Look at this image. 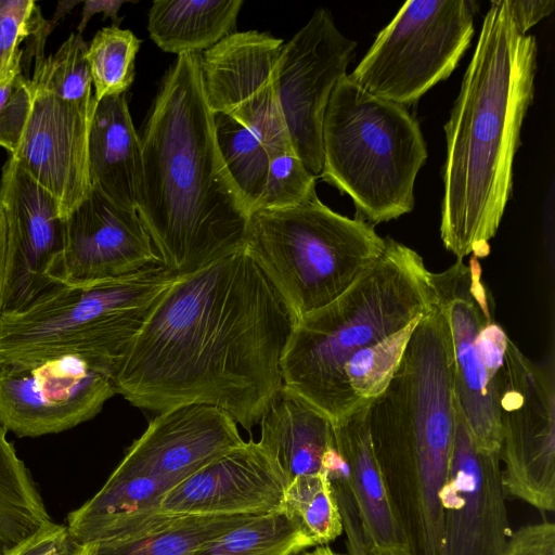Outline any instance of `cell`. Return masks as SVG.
I'll return each mask as SVG.
<instances>
[{
  "mask_svg": "<svg viewBox=\"0 0 555 555\" xmlns=\"http://www.w3.org/2000/svg\"><path fill=\"white\" fill-rule=\"evenodd\" d=\"M160 263L138 211L92 189L65 219L61 282L89 283Z\"/></svg>",
  "mask_w": 555,
  "mask_h": 555,
  "instance_id": "obj_19",
  "label": "cell"
},
{
  "mask_svg": "<svg viewBox=\"0 0 555 555\" xmlns=\"http://www.w3.org/2000/svg\"><path fill=\"white\" fill-rule=\"evenodd\" d=\"M33 93L22 139L10 157L56 198L65 220L92 190L88 144L96 104L83 108L44 91Z\"/></svg>",
  "mask_w": 555,
  "mask_h": 555,
  "instance_id": "obj_18",
  "label": "cell"
},
{
  "mask_svg": "<svg viewBox=\"0 0 555 555\" xmlns=\"http://www.w3.org/2000/svg\"><path fill=\"white\" fill-rule=\"evenodd\" d=\"M141 40L129 29L109 26L100 29L88 44L94 99L125 94L134 79L135 56Z\"/></svg>",
  "mask_w": 555,
  "mask_h": 555,
  "instance_id": "obj_31",
  "label": "cell"
},
{
  "mask_svg": "<svg viewBox=\"0 0 555 555\" xmlns=\"http://www.w3.org/2000/svg\"><path fill=\"white\" fill-rule=\"evenodd\" d=\"M262 448L279 463L288 482L322 473L335 442L334 422L299 395L282 386L260 418Z\"/></svg>",
  "mask_w": 555,
  "mask_h": 555,
  "instance_id": "obj_22",
  "label": "cell"
},
{
  "mask_svg": "<svg viewBox=\"0 0 555 555\" xmlns=\"http://www.w3.org/2000/svg\"><path fill=\"white\" fill-rule=\"evenodd\" d=\"M311 547L308 538L280 511L250 518L199 555H298Z\"/></svg>",
  "mask_w": 555,
  "mask_h": 555,
  "instance_id": "obj_27",
  "label": "cell"
},
{
  "mask_svg": "<svg viewBox=\"0 0 555 555\" xmlns=\"http://www.w3.org/2000/svg\"><path fill=\"white\" fill-rule=\"evenodd\" d=\"M242 5L243 0H155L147 30L165 52H204L236 31Z\"/></svg>",
  "mask_w": 555,
  "mask_h": 555,
  "instance_id": "obj_24",
  "label": "cell"
},
{
  "mask_svg": "<svg viewBox=\"0 0 555 555\" xmlns=\"http://www.w3.org/2000/svg\"><path fill=\"white\" fill-rule=\"evenodd\" d=\"M298 555H343V554L335 552L326 544V545L314 546V547H312V550L304 551Z\"/></svg>",
  "mask_w": 555,
  "mask_h": 555,
  "instance_id": "obj_41",
  "label": "cell"
},
{
  "mask_svg": "<svg viewBox=\"0 0 555 555\" xmlns=\"http://www.w3.org/2000/svg\"><path fill=\"white\" fill-rule=\"evenodd\" d=\"M245 248L298 322L348 291L378 260L385 238L314 195L249 215Z\"/></svg>",
  "mask_w": 555,
  "mask_h": 555,
  "instance_id": "obj_7",
  "label": "cell"
},
{
  "mask_svg": "<svg viewBox=\"0 0 555 555\" xmlns=\"http://www.w3.org/2000/svg\"><path fill=\"white\" fill-rule=\"evenodd\" d=\"M255 516L156 515L114 537L87 543L91 555H199Z\"/></svg>",
  "mask_w": 555,
  "mask_h": 555,
  "instance_id": "obj_23",
  "label": "cell"
},
{
  "mask_svg": "<svg viewBox=\"0 0 555 555\" xmlns=\"http://www.w3.org/2000/svg\"><path fill=\"white\" fill-rule=\"evenodd\" d=\"M54 26L33 0H0V80L22 73V42L43 44Z\"/></svg>",
  "mask_w": 555,
  "mask_h": 555,
  "instance_id": "obj_32",
  "label": "cell"
},
{
  "mask_svg": "<svg viewBox=\"0 0 555 555\" xmlns=\"http://www.w3.org/2000/svg\"><path fill=\"white\" fill-rule=\"evenodd\" d=\"M33 99L30 80L23 73L0 80V147L10 155L20 144Z\"/></svg>",
  "mask_w": 555,
  "mask_h": 555,
  "instance_id": "obj_35",
  "label": "cell"
},
{
  "mask_svg": "<svg viewBox=\"0 0 555 555\" xmlns=\"http://www.w3.org/2000/svg\"><path fill=\"white\" fill-rule=\"evenodd\" d=\"M287 485L285 473L262 446L244 441L167 490L155 516L275 513L281 511Z\"/></svg>",
  "mask_w": 555,
  "mask_h": 555,
  "instance_id": "obj_16",
  "label": "cell"
},
{
  "mask_svg": "<svg viewBox=\"0 0 555 555\" xmlns=\"http://www.w3.org/2000/svg\"><path fill=\"white\" fill-rule=\"evenodd\" d=\"M243 442L236 422L223 410L179 405L150 421L112 474L150 478L169 490Z\"/></svg>",
  "mask_w": 555,
  "mask_h": 555,
  "instance_id": "obj_17",
  "label": "cell"
},
{
  "mask_svg": "<svg viewBox=\"0 0 555 555\" xmlns=\"http://www.w3.org/2000/svg\"><path fill=\"white\" fill-rule=\"evenodd\" d=\"M70 542L66 526L52 522L11 555H44L52 548Z\"/></svg>",
  "mask_w": 555,
  "mask_h": 555,
  "instance_id": "obj_38",
  "label": "cell"
},
{
  "mask_svg": "<svg viewBox=\"0 0 555 555\" xmlns=\"http://www.w3.org/2000/svg\"><path fill=\"white\" fill-rule=\"evenodd\" d=\"M430 274L418 253L385 237L378 260L348 291L297 322L282 359L283 386L333 422L350 413L345 363L430 310Z\"/></svg>",
  "mask_w": 555,
  "mask_h": 555,
  "instance_id": "obj_4",
  "label": "cell"
},
{
  "mask_svg": "<svg viewBox=\"0 0 555 555\" xmlns=\"http://www.w3.org/2000/svg\"><path fill=\"white\" fill-rule=\"evenodd\" d=\"M70 545H72L70 542L59 545V546L52 548L51 551H49L48 553H46L44 555H70L72 554V552L69 551Z\"/></svg>",
  "mask_w": 555,
  "mask_h": 555,
  "instance_id": "obj_42",
  "label": "cell"
},
{
  "mask_svg": "<svg viewBox=\"0 0 555 555\" xmlns=\"http://www.w3.org/2000/svg\"><path fill=\"white\" fill-rule=\"evenodd\" d=\"M505 493L542 512L555 509V376L508 338L499 396Z\"/></svg>",
  "mask_w": 555,
  "mask_h": 555,
  "instance_id": "obj_10",
  "label": "cell"
},
{
  "mask_svg": "<svg viewBox=\"0 0 555 555\" xmlns=\"http://www.w3.org/2000/svg\"><path fill=\"white\" fill-rule=\"evenodd\" d=\"M517 30L526 35L542 18L548 16L555 7L553 0H507Z\"/></svg>",
  "mask_w": 555,
  "mask_h": 555,
  "instance_id": "obj_37",
  "label": "cell"
},
{
  "mask_svg": "<svg viewBox=\"0 0 555 555\" xmlns=\"http://www.w3.org/2000/svg\"><path fill=\"white\" fill-rule=\"evenodd\" d=\"M370 403L334 422L336 444L348 464L369 555H411L377 463L369 426Z\"/></svg>",
  "mask_w": 555,
  "mask_h": 555,
  "instance_id": "obj_20",
  "label": "cell"
},
{
  "mask_svg": "<svg viewBox=\"0 0 555 555\" xmlns=\"http://www.w3.org/2000/svg\"><path fill=\"white\" fill-rule=\"evenodd\" d=\"M115 395L113 375L79 357L0 366V424L20 438L62 433L93 418Z\"/></svg>",
  "mask_w": 555,
  "mask_h": 555,
  "instance_id": "obj_12",
  "label": "cell"
},
{
  "mask_svg": "<svg viewBox=\"0 0 555 555\" xmlns=\"http://www.w3.org/2000/svg\"><path fill=\"white\" fill-rule=\"evenodd\" d=\"M478 9L473 0L405 2L348 77L379 99L417 103L455 69L470 46Z\"/></svg>",
  "mask_w": 555,
  "mask_h": 555,
  "instance_id": "obj_8",
  "label": "cell"
},
{
  "mask_svg": "<svg viewBox=\"0 0 555 555\" xmlns=\"http://www.w3.org/2000/svg\"><path fill=\"white\" fill-rule=\"evenodd\" d=\"M297 319L245 246L178 276L114 372L132 405L203 403L250 430L283 386Z\"/></svg>",
  "mask_w": 555,
  "mask_h": 555,
  "instance_id": "obj_1",
  "label": "cell"
},
{
  "mask_svg": "<svg viewBox=\"0 0 555 555\" xmlns=\"http://www.w3.org/2000/svg\"><path fill=\"white\" fill-rule=\"evenodd\" d=\"M283 44L268 33L235 31L199 54L211 112L224 113L250 129L270 157L294 152L276 89Z\"/></svg>",
  "mask_w": 555,
  "mask_h": 555,
  "instance_id": "obj_13",
  "label": "cell"
},
{
  "mask_svg": "<svg viewBox=\"0 0 555 555\" xmlns=\"http://www.w3.org/2000/svg\"><path fill=\"white\" fill-rule=\"evenodd\" d=\"M128 0H86L83 1L81 18L77 26V33L82 34L91 17L96 13H103V20L112 18L115 26H118L121 18L118 16L120 7Z\"/></svg>",
  "mask_w": 555,
  "mask_h": 555,
  "instance_id": "obj_39",
  "label": "cell"
},
{
  "mask_svg": "<svg viewBox=\"0 0 555 555\" xmlns=\"http://www.w3.org/2000/svg\"><path fill=\"white\" fill-rule=\"evenodd\" d=\"M7 266V223L3 208L0 204V304L4 285Z\"/></svg>",
  "mask_w": 555,
  "mask_h": 555,
  "instance_id": "obj_40",
  "label": "cell"
},
{
  "mask_svg": "<svg viewBox=\"0 0 555 555\" xmlns=\"http://www.w3.org/2000/svg\"><path fill=\"white\" fill-rule=\"evenodd\" d=\"M7 433L0 424V555H11L53 522Z\"/></svg>",
  "mask_w": 555,
  "mask_h": 555,
  "instance_id": "obj_25",
  "label": "cell"
},
{
  "mask_svg": "<svg viewBox=\"0 0 555 555\" xmlns=\"http://www.w3.org/2000/svg\"><path fill=\"white\" fill-rule=\"evenodd\" d=\"M418 321L420 319L414 320L382 341L359 350L345 363L343 379L349 412L361 404L370 403L385 390Z\"/></svg>",
  "mask_w": 555,
  "mask_h": 555,
  "instance_id": "obj_29",
  "label": "cell"
},
{
  "mask_svg": "<svg viewBox=\"0 0 555 555\" xmlns=\"http://www.w3.org/2000/svg\"><path fill=\"white\" fill-rule=\"evenodd\" d=\"M357 42L336 27L326 9L283 44L276 68L280 108L294 153L319 177L322 170V126L331 94L347 76Z\"/></svg>",
  "mask_w": 555,
  "mask_h": 555,
  "instance_id": "obj_11",
  "label": "cell"
},
{
  "mask_svg": "<svg viewBox=\"0 0 555 555\" xmlns=\"http://www.w3.org/2000/svg\"><path fill=\"white\" fill-rule=\"evenodd\" d=\"M505 555H555V525L541 521L512 533Z\"/></svg>",
  "mask_w": 555,
  "mask_h": 555,
  "instance_id": "obj_36",
  "label": "cell"
},
{
  "mask_svg": "<svg viewBox=\"0 0 555 555\" xmlns=\"http://www.w3.org/2000/svg\"><path fill=\"white\" fill-rule=\"evenodd\" d=\"M212 115L221 158L249 216L263 195L270 155L261 140L243 124L224 113Z\"/></svg>",
  "mask_w": 555,
  "mask_h": 555,
  "instance_id": "obj_26",
  "label": "cell"
},
{
  "mask_svg": "<svg viewBox=\"0 0 555 555\" xmlns=\"http://www.w3.org/2000/svg\"><path fill=\"white\" fill-rule=\"evenodd\" d=\"M480 275L478 258L472 255L468 266L457 259L446 271L431 272L430 280L449 321L455 404L476 447L499 452V396L508 337L480 306L489 302Z\"/></svg>",
  "mask_w": 555,
  "mask_h": 555,
  "instance_id": "obj_9",
  "label": "cell"
},
{
  "mask_svg": "<svg viewBox=\"0 0 555 555\" xmlns=\"http://www.w3.org/2000/svg\"><path fill=\"white\" fill-rule=\"evenodd\" d=\"M88 157L92 189L117 205L137 210L142 147L125 94L96 103Z\"/></svg>",
  "mask_w": 555,
  "mask_h": 555,
  "instance_id": "obj_21",
  "label": "cell"
},
{
  "mask_svg": "<svg viewBox=\"0 0 555 555\" xmlns=\"http://www.w3.org/2000/svg\"><path fill=\"white\" fill-rule=\"evenodd\" d=\"M281 512L313 546L326 545L344 531L334 495L323 473L292 479L285 489Z\"/></svg>",
  "mask_w": 555,
  "mask_h": 555,
  "instance_id": "obj_28",
  "label": "cell"
},
{
  "mask_svg": "<svg viewBox=\"0 0 555 555\" xmlns=\"http://www.w3.org/2000/svg\"><path fill=\"white\" fill-rule=\"evenodd\" d=\"M317 176L294 152L270 157L267 183L258 209H283L305 203L314 195Z\"/></svg>",
  "mask_w": 555,
  "mask_h": 555,
  "instance_id": "obj_33",
  "label": "cell"
},
{
  "mask_svg": "<svg viewBox=\"0 0 555 555\" xmlns=\"http://www.w3.org/2000/svg\"><path fill=\"white\" fill-rule=\"evenodd\" d=\"M537 55L535 37L517 30L507 0L492 1L444 125L440 237L457 259L490 251L513 191Z\"/></svg>",
  "mask_w": 555,
  "mask_h": 555,
  "instance_id": "obj_3",
  "label": "cell"
},
{
  "mask_svg": "<svg viewBox=\"0 0 555 555\" xmlns=\"http://www.w3.org/2000/svg\"><path fill=\"white\" fill-rule=\"evenodd\" d=\"M137 211L160 263L191 274L245 246L248 212L221 158L199 53L179 54L141 137Z\"/></svg>",
  "mask_w": 555,
  "mask_h": 555,
  "instance_id": "obj_2",
  "label": "cell"
},
{
  "mask_svg": "<svg viewBox=\"0 0 555 555\" xmlns=\"http://www.w3.org/2000/svg\"><path fill=\"white\" fill-rule=\"evenodd\" d=\"M319 177L347 194L372 225L414 208V184L426 142L408 107L379 99L348 75L335 86L322 126Z\"/></svg>",
  "mask_w": 555,
  "mask_h": 555,
  "instance_id": "obj_6",
  "label": "cell"
},
{
  "mask_svg": "<svg viewBox=\"0 0 555 555\" xmlns=\"http://www.w3.org/2000/svg\"><path fill=\"white\" fill-rule=\"evenodd\" d=\"M178 279L162 263L96 282H60L14 312L0 313V366L65 356L114 372Z\"/></svg>",
  "mask_w": 555,
  "mask_h": 555,
  "instance_id": "obj_5",
  "label": "cell"
},
{
  "mask_svg": "<svg viewBox=\"0 0 555 555\" xmlns=\"http://www.w3.org/2000/svg\"><path fill=\"white\" fill-rule=\"evenodd\" d=\"M499 452L479 450L455 404L452 455L440 500L444 555H505L511 540Z\"/></svg>",
  "mask_w": 555,
  "mask_h": 555,
  "instance_id": "obj_15",
  "label": "cell"
},
{
  "mask_svg": "<svg viewBox=\"0 0 555 555\" xmlns=\"http://www.w3.org/2000/svg\"><path fill=\"white\" fill-rule=\"evenodd\" d=\"M87 51L82 35L72 33L54 54L35 62L31 88L83 108L94 106Z\"/></svg>",
  "mask_w": 555,
  "mask_h": 555,
  "instance_id": "obj_30",
  "label": "cell"
},
{
  "mask_svg": "<svg viewBox=\"0 0 555 555\" xmlns=\"http://www.w3.org/2000/svg\"><path fill=\"white\" fill-rule=\"evenodd\" d=\"M322 473L326 477L341 518L346 533L348 555H369L354 496L350 470L337 448L336 439L322 462Z\"/></svg>",
  "mask_w": 555,
  "mask_h": 555,
  "instance_id": "obj_34",
  "label": "cell"
},
{
  "mask_svg": "<svg viewBox=\"0 0 555 555\" xmlns=\"http://www.w3.org/2000/svg\"><path fill=\"white\" fill-rule=\"evenodd\" d=\"M7 266L0 313L21 310L61 282L65 220L56 198L12 157L1 169Z\"/></svg>",
  "mask_w": 555,
  "mask_h": 555,
  "instance_id": "obj_14",
  "label": "cell"
},
{
  "mask_svg": "<svg viewBox=\"0 0 555 555\" xmlns=\"http://www.w3.org/2000/svg\"><path fill=\"white\" fill-rule=\"evenodd\" d=\"M70 555H91L90 546L88 544L76 545Z\"/></svg>",
  "mask_w": 555,
  "mask_h": 555,
  "instance_id": "obj_43",
  "label": "cell"
}]
</instances>
